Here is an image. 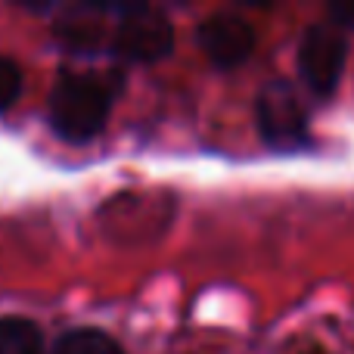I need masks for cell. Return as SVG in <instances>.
Returning <instances> with one entry per match:
<instances>
[{"instance_id": "277c9868", "label": "cell", "mask_w": 354, "mask_h": 354, "mask_svg": "<svg viewBox=\"0 0 354 354\" xmlns=\"http://www.w3.org/2000/svg\"><path fill=\"white\" fill-rule=\"evenodd\" d=\"M258 128L274 149H295L308 140V112L289 81H270L261 91Z\"/></svg>"}, {"instance_id": "30bf717a", "label": "cell", "mask_w": 354, "mask_h": 354, "mask_svg": "<svg viewBox=\"0 0 354 354\" xmlns=\"http://www.w3.org/2000/svg\"><path fill=\"white\" fill-rule=\"evenodd\" d=\"M314 354H324V351H314Z\"/></svg>"}, {"instance_id": "8992f818", "label": "cell", "mask_w": 354, "mask_h": 354, "mask_svg": "<svg viewBox=\"0 0 354 354\" xmlns=\"http://www.w3.org/2000/svg\"><path fill=\"white\" fill-rule=\"evenodd\" d=\"M0 354H44V336L28 317H0Z\"/></svg>"}, {"instance_id": "6da1fadb", "label": "cell", "mask_w": 354, "mask_h": 354, "mask_svg": "<svg viewBox=\"0 0 354 354\" xmlns=\"http://www.w3.org/2000/svg\"><path fill=\"white\" fill-rule=\"evenodd\" d=\"M115 84L93 72H62L50 93L47 115L62 140L87 143L103 131Z\"/></svg>"}, {"instance_id": "3957f363", "label": "cell", "mask_w": 354, "mask_h": 354, "mask_svg": "<svg viewBox=\"0 0 354 354\" xmlns=\"http://www.w3.org/2000/svg\"><path fill=\"white\" fill-rule=\"evenodd\" d=\"M345 56H348V44H345L342 31L336 25H311L299 47V72L308 91L317 93V97H330L345 72Z\"/></svg>"}, {"instance_id": "7a4b0ae2", "label": "cell", "mask_w": 354, "mask_h": 354, "mask_svg": "<svg viewBox=\"0 0 354 354\" xmlns=\"http://www.w3.org/2000/svg\"><path fill=\"white\" fill-rule=\"evenodd\" d=\"M112 44H115V53L128 62H159L171 53L174 28L159 10L122 6Z\"/></svg>"}, {"instance_id": "5b68a950", "label": "cell", "mask_w": 354, "mask_h": 354, "mask_svg": "<svg viewBox=\"0 0 354 354\" xmlns=\"http://www.w3.org/2000/svg\"><path fill=\"white\" fill-rule=\"evenodd\" d=\"M199 47L221 68H233L245 62L255 50V31L245 19L233 12H218L199 25Z\"/></svg>"}, {"instance_id": "52a82bcc", "label": "cell", "mask_w": 354, "mask_h": 354, "mask_svg": "<svg viewBox=\"0 0 354 354\" xmlns=\"http://www.w3.org/2000/svg\"><path fill=\"white\" fill-rule=\"evenodd\" d=\"M53 354H124L122 345L100 330H72L56 339Z\"/></svg>"}, {"instance_id": "ba28073f", "label": "cell", "mask_w": 354, "mask_h": 354, "mask_svg": "<svg viewBox=\"0 0 354 354\" xmlns=\"http://www.w3.org/2000/svg\"><path fill=\"white\" fill-rule=\"evenodd\" d=\"M19 93H22V68L10 56H0V112L10 109Z\"/></svg>"}, {"instance_id": "9c48e42d", "label": "cell", "mask_w": 354, "mask_h": 354, "mask_svg": "<svg viewBox=\"0 0 354 354\" xmlns=\"http://www.w3.org/2000/svg\"><path fill=\"white\" fill-rule=\"evenodd\" d=\"M330 16L336 28H354V6H336Z\"/></svg>"}]
</instances>
